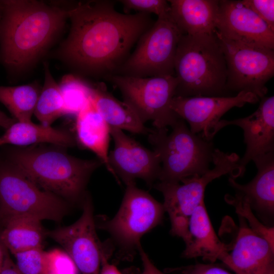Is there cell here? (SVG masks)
Returning a JSON list of instances; mask_svg holds the SVG:
<instances>
[{
  "label": "cell",
  "mask_w": 274,
  "mask_h": 274,
  "mask_svg": "<svg viewBox=\"0 0 274 274\" xmlns=\"http://www.w3.org/2000/svg\"><path fill=\"white\" fill-rule=\"evenodd\" d=\"M259 98L255 94L242 91L235 96L183 97L175 96L170 108L186 121L194 133L212 141V131L221 117L230 109L247 103L255 104Z\"/></svg>",
  "instance_id": "13"
},
{
  "label": "cell",
  "mask_w": 274,
  "mask_h": 274,
  "mask_svg": "<svg viewBox=\"0 0 274 274\" xmlns=\"http://www.w3.org/2000/svg\"><path fill=\"white\" fill-rule=\"evenodd\" d=\"M5 159L40 188L73 202L84 200L90 176L103 164L98 158L82 159L34 145L10 148Z\"/></svg>",
  "instance_id": "3"
},
{
  "label": "cell",
  "mask_w": 274,
  "mask_h": 274,
  "mask_svg": "<svg viewBox=\"0 0 274 274\" xmlns=\"http://www.w3.org/2000/svg\"><path fill=\"white\" fill-rule=\"evenodd\" d=\"M99 274H122L117 267L108 261V257L102 247L101 251V267Z\"/></svg>",
  "instance_id": "35"
},
{
  "label": "cell",
  "mask_w": 274,
  "mask_h": 274,
  "mask_svg": "<svg viewBox=\"0 0 274 274\" xmlns=\"http://www.w3.org/2000/svg\"><path fill=\"white\" fill-rule=\"evenodd\" d=\"M90 98L110 127L134 134L150 132L133 110L110 93L104 84L92 86Z\"/></svg>",
  "instance_id": "22"
},
{
  "label": "cell",
  "mask_w": 274,
  "mask_h": 274,
  "mask_svg": "<svg viewBox=\"0 0 274 274\" xmlns=\"http://www.w3.org/2000/svg\"><path fill=\"white\" fill-rule=\"evenodd\" d=\"M271 274H274V272H273V273H271Z\"/></svg>",
  "instance_id": "41"
},
{
  "label": "cell",
  "mask_w": 274,
  "mask_h": 274,
  "mask_svg": "<svg viewBox=\"0 0 274 274\" xmlns=\"http://www.w3.org/2000/svg\"><path fill=\"white\" fill-rule=\"evenodd\" d=\"M244 222L222 262L236 274L273 273L274 248Z\"/></svg>",
  "instance_id": "17"
},
{
  "label": "cell",
  "mask_w": 274,
  "mask_h": 274,
  "mask_svg": "<svg viewBox=\"0 0 274 274\" xmlns=\"http://www.w3.org/2000/svg\"><path fill=\"white\" fill-rule=\"evenodd\" d=\"M76 130L79 143L93 152L116 178L109 162L110 128L90 97L76 115Z\"/></svg>",
  "instance_id": "21"
},
{
  "label": "cell",
  "mask_w": 274,
  "mask_h": 274,
  "mask_svg": "<svg viewBox=\"0 0 274 274\" xmlns=\"http://www.w3.org/2000/svg\"><path fill=\"white\" fill-rule=\"evenodd\" d=\"M231 125L243 129L246 145L245 153L237 162L240 177L244 174L247 165L255 157L274 152V96L261 98L257 110L247 117L220 120L212 130V138L223 127Z\"/></svg>",
  "instance_id": "15"
},
{
  "label": "cell",
  "mask_w": 274,
  "mask_h": 274,
  "mask_svg": "<svg viewBox=\"0 0 274 274\" xmlns=\"http://www.w3.org/2000/svg\"><path fill=\"white\" fill-rule=\"evenodd\" d=\"M71 28L60 58L88 74L109 75L154 23L149 14H122L110 1L78 2L67 8Z\"/></svg>",
  "instance_id": "1"
},
{
  "label": "cell",
  "mask_w": 274,
  "mask_h": 274,
  "mask_svg": "<svg viewBox=\"0 0 274 274\" xmlns=\"http://www.w3.org/2000/svg\"><path fill=\"white\" fill-rule=\"evenodd\" d=\"M0 57L11 72L29 67L68 18L67 8L34 0L1 1Z\"/></svg>",
  "instance_id": "2"
},
{
  "label": "cell",
  "mask_w": 274,
  "mask_h": 274,
  "mask_svg": "<svg viewBox=\"0 0 274 274\" xmlns=\"http://www.w3.org/2000/svg\"><path fill=\"white\" fill-rule=\"evenodd\" d=\"M242 3L254 12L274 31L273 0H243Z\"/></svg>",
  "instance_id": "32"
},
{
  "label": "cell",
  "mask_w": 274,
  "mask_h": 274,
  "mask_svg": "<svg viewBox=\"0 0 274 274\" xmlns=\"http://www.w3.org/2000/svg\"><path fill=\"white\" fill-rule=\"evenodd\" d=\"M41 90L31 83L16 86H0V102L19 122H31Z\"/></svg>",
  "instance_id": "25"
},
{
  "label": "cell",
  "mask_w": 274,
  "mask_h": 274,
  "mask_svg": "<svg viewBox=\"0 0 274 274\" xmlns=\"http://www.w3.org/2000/svg\"><path fill=\"white\" fill-rule=\"evenodd\" d=\"M169 14L183 35L215 33L217 0H170Z\"/></svg>",
  "instance_id": "20"
},
{
  "label": "cell",
  "mask_w": 274,
  "mask_h": 274,
  "mask_svg": "<svg viewBox=\"0 0 274 274\" xmlns=\"http://www.w3.org/2000/svg\"><path fill=\"white\" fill-rule=\"evenodd\" d=\"M15 122V119L9 117L0 110V127L7 129Z\"/></svg>",
  "instance_id": "37"
},
{
  "label": "cell",
  "mask_w": 274,
  "mask_h": 274,
  "mask_svg": "<svg viewBox=\"0 0 274 274\" xmlns=\"http://www.w3.org/2000/svg\"><path fill=\"white\" fill-rule=\"evenodd\" d=\"M182 256L185 258L201 257L204 260L221 261L228 251V245L222 242L216 234L204 202L194 211L188 222V236Z\"/></svg>",
  "instance_id": "18"
},
{
  "label": "cell",
  "mask_w": 274,
  "mask_h": 274,
  "mask_svg": "<svg viewBox=\"0 0 274 274\" xmlns=\"http://www.w3.org/2000/svg\"><path fill=\"white\" fill-rule=\"evenodd\" d=\"M165 212L163 204L135 183H130L126 185L115 216L99 222L97 226L110 234L120 253L129 257L138 250L142 237L161 223Z\"/></svg>",
  "instance_id": "9"
},
{
  "label": "cell",
  "mask_w": 274,
  "mask_h": 274,
  "mask_svg": "<svg viewBox=\"0 0 274 274\" xmlns=\"http://www.w3.org/2000/svg\"><path fill=\"white\" fill-rule=\"evenodd\" d=\"M67 201L42 190L6 159H0V223L17 217L59 222L67 214Z\"/></svg>",
  "instance_id": "7"
},
{
  "label": "cell",
  "mask_w": 274,
  "mask_h": 274,
  "mask_svg": "<svg viewBox=\"0 0 274 274\" xmlns=\"http://www.w3.org/2000/svg\"><path fill=\"white\" fill-rule=\"evenodd\" d=\"M235 153H224L215 149L213 153L214 167L201 176L183 179L180 183L157 182L153 187L161 192L164 197L165 211L169 216L170 233L185 242L188 236V222L195 209L203 201L207 185L213 180L229 174L234 179L239 177Z\"/></svg>",
  "instance_id": "6"
},
{
  "label": "cell",
  "mask_w": 274,
  "mask_h": 274,
  "mask_svg": "<svg viewBox=\"0 0 274 274\" xmlns=\"http://www.w3.org/2000/svg\"><path fill=\"white\" fill-rule=\"evenodd\" d=\"M120 2L125 11L132 10L136 13L149 15L154 13L157 16L170 10L169 3L164 0H122Z\"/></svg>",
  "instance_id": "31"
},
{
  "label": "cell",
  "mask_w": 274,
  "mask_h": 274,
  "mask_svg": "<svg viewBox=\"0 0 274 274\" xmlns=\"http://www.w3.org/2000/svg\"><path fill=\"white\" fill-rule=\"evenodd\" d=\"M227 202L234 207L236 212L248 220L250 227L265 238L274 248V228L261 223L252 212L248 200L242 195L236 193L234 196L227 194L225 196Z\"/></svg>",
  "instance_id": "28"
},
{
  "label": "cell",
  "mask_w": 274,
  "mask_h": 274,
  "mask_svg": "<svg viewBox=\"0 0 274 274\" xmlns=\"http://www.w3.org/2000/svg\"><path fill=\"white\" fill-rule=\"evenodd\" d=\"M182 35L169 11L158 16L115 74L141 78L175 76V58Z\"/></svg>",
  "instance_id": "8"
},
{
  "label": "cell",
  "mask_w": 274,
  "mask_h": 274,
  "mask_svg": "<svg viewBox=\"0 0 274 274\" xmlns=\"http://www.w3.org/2000/svg\"><path fill=\"white\" fill-rule=\"evenodd\" d=\"M15 264L22 274H45V252L42 248L31 249L13 255Z\"/></svg>",
  "instance_id": "29"
},
{
  "label": "cell",
  "mask_w": 274,
  "mask_h": 274,
  "mask_svg": "<svg viewBox=\"0 0 274 274\" xmlns=\"http://www.w3.org/2000/svg\"><path fill=\"white\" fill-rule=\"evenodd\" d=\"M40 143L71 147L76 145V141L73 135L66 130L37 124L31 121L15 122L0 137V146L13 145L22 147Z\"/></svg>",
  "instance_id": "23"
},
{
  "label": "cell",
  "mask_w": 274,
  "mask_h": 274,
  "mask_svg": "<svg viewBox=\"0 0 274 274\" xmlns=\"http://www.w3.org/2000/svg\"><path fill=\"white\" fill-rule=\"evenodd\" d=\"M216 28L224 37L274 49V31L241 1H219Z\"/></svg>",
  "instance_id": "16"
},
{
  "label": "cell",
  "mask_w": 274,
  "mask_h": 274,
  "mask_svg": "<svg viewBox=\"0 0 274 274\" xmlns=\"http://www.w3.org/2000/svg\"><path fill=\"white\" fill-rule=\"evenodd\" d=\"M174 70L178 81L175 96H222L227 91L226 63L216 32L183 35L177 49Z\"/></svg>",
  "instance_id": "4"
},
{
  "label": "cell",
  "mask_w": 274,
  "mask_h": 274,
  "mask_svg": "<svg viewBox=\"0 0 274 274\" xmlns=\"http://www.w3.org/2000/svg\"><path fill=\"white\" fill-rule=\"evenodd\" d=\"M120 91L123 101L145 124L154 128L171 127L179 117L170 108L178 81L174 76L136 77L118 74L106 76Z\"/></svg>",
  "instance_id": "10"
},
{
  "label": "cell",
  "mask_w": 274,
  "mask_h": 274,
  "mask_svg": "<svg viewBox=\"0 0 274 274\" xmlns=\"http://www.w3.org/2000/svg\"><path fill=\"white\" fill-rule=\"evenodd\" d=\"M181 274H231L225 269L212 264H196L182 269Z\"/></svg>",
  "instance_id": "33"
},
{
  "label": "cell",
  "mask_w": 274,
  "mask_h": 274,
  "mask_svg": "<svg viewBox=\"0 0 274 274\" xmlns=\"http://www.w3.org/2000/svg\"><path fill=\"white\" fill-rule=\"evenodd\" d=\"M138 251L141 256L143 269L140 274H165L159 270L152 262L147 253L142 248L141 244L139 246Z\"/></svg>",
  "instance_id": "34"
},
{
  "label": "cell",
  "mask_w": 274,
  "mask_h": 274,
  "mask_svg": "<svg viewBox=\"0 0 274 274\" xmlns=\"http://www.w3.org/2000/svg\"><path fill=\"white\" fill-rule=\"evenodd\" d=\"M258 172L250 182L241 185L229 177L230 186L249 201L250 207L262 215L271 217L274 212V152L255 157Z\"/></svg>",
  "instance_id": "19"
},
{
  "label": "cell",
  "mask_w": 274,
  "mask_h": 274,
  "mask_svg": "<svg viewBox=\"0 0 274 274\" xmlns=\"http://www.w3.org/2000/svg\"><path fill=\"white\" fill-rule=\"evenodd\" d=\"M79 271L65 251L54 249L45 252V274H78Z\"/></svg>",
  "instance_id": "30"
},
{
  "label": "cell",
  "mask_w": 274,
  "mask_h": 274,
  "mask_svg": "<svg viewBox=\"0 0 274 274\" xmlns=\"http://www.w3.org/2000/svg\"><path fill=\"white\" fill-rule=\"evenodd\" d=\"M95 228L92 203L86 195L82 214L75 223L46 231V235L62 246L82 274H99L102 246Z\"/></svg>",
  "instance_id": "12"
},
{
  "label": "cell",
  "mask_w": 274,
  "mask_h": 274,
  "mask_svg": "<svg viewBox=\"0 0 274 274\" xmlns=\"http://www.w3.org/2000/svg\"><path fill=\"white\" fill-rule=\"evenodd\" d=\"M44 70V83L33 114L41 124L51 126L57 118L64 115L63 102L59 84L55 81L46 63Z\"/></svg>",
  "instance_id": "26"
},
{
  "label": "cell",
  "mask_w": 274,
  "mask_h": 274,
  "mask_svg": "<svg viewBox=\"0 0 274 274\" xmlns=\"http://www.w3.org/2000/svg\"><path fill=\"white\" fill-rule=\"evenodd\" d=\"M226 60V90L252 92L262 98L266 82L274 75V50L231 39L216 31Z\"/></svg>",
  "instance_id": "11"
},
{
  "label": "cell",
  "mask_w": 274,
  "mask_h": 274,
  "mask_svg": "<svg viewBox=\"0 0 274 274\" xmlns=\"http://www.w3.org/2000/svg\"><path fill=\"white\" fill-rule=\"evenodd\" d=\"M170 127V132L167 128H154L148 134L153 150L160 158L158 182L180 183L209 170L215 149L212 141L193 133L180 117Z\"/></svg>",
  "instance_id": "5"
},
{
  "label": "cell",
  "mask_w": 274,
  "mask_h": 274,
  "mask_svg": "<svg viewBox=\"0 0 274 274\" xmlns=\"http://www.w3.org/2000/svg\"><path fill=\"white\" fill-rule=\"evenodd\" d=\"M7 249L5 247L0 241V271L3 265Z\"/></svg>",
  "instance_id": "38"
},
{
  "label": "cell",
  "mask_w": 274,
  "mask_h": 274,
  "mask_svg": "<svg viewBox=\"0 0 274 274\" xmlns=\"http://www.w3.org/2000/svg\"><path fill=\"white\" fill-rule=\"evenodd\" d=\"M110 128L114 148L109 154V162L116 179L119 182L120 178L127 185L140 179L153 187L161 171L159 155L144 147L123 130Z\"/></svg>",
  "instance_id": "14"
},
{
  "label": "cell",
  "mask_w": 274,
  "mask_h": 274,
  "mask_svg": "<svg viewBox=\"0 0 274 274\" xmlns=\"http://www.w3.org/2000/svg\"><path fill=\"white\" fill-rule=\"evenodd\" d=\"M140 269L135 267H130L123 270L122 274H140Z\"/></svg>",
  "instance_id": "39"
},
{
  "label": "cell",
  "mask_w": 274,
  "mask_h": 274,
  "mask_svg": "<svg viewBox=\"0 0 274 274\" xmlns=\"http://www.w3.org/2000/svg\"><path fill=\"white\" fill-rule=\"evenodd\" d=\"M1 1H0V10H1Z\"/></svg>",
  "instance_id": "40"
},
{
  "label": "cell",
  "mask_w": 274,
  "mask_h": 274,
  "mask_svg": "<svg viewBox=\"0 0 274 274\" xmlns=\"http://www.w3.org/2000/svg\"><path fill=\"white\" fill-rule=\"evenodd\" d=\"M0 274H22L7 251Z\"/></svg>",
  "instance_id": "36"
},
{
  "label": "cell",
  "mask_w": 274,
  "mask_h": 274,
  "mask_svg": "<svg viewBox=\"0 0 274 274\" xmlns=\"http://www.w3.org/2000/svg\"><path fill=\"white\" fill-rule=\"evenodd\" d=\"M40 220L29 217L11 219L2 225L0 241L13 255L42 248L46 231Z\"/></svg>",
  "instance_id": "24"
},
{
  "label": "cell",
  "mask_w": 274,
  "mask_h": 274,
  "mask_svg": "<svg viewBox=\"0 0 274 274\" xmlns=\"http://www.w3.org/2000/svg\"><path fill=\"white\" fill-rule=\"evenodd\" d=\"M59 86L63 99L64 115H77L89 101L92 86L72 74L64 75Z\"/></svg>",
  "instance_id": "27"
}]
</instances>
